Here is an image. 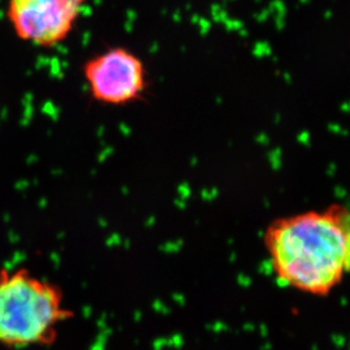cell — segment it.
Segmentation results:
<instances>
[{
  "label": "cell",
  "mask_w": 350,
  "mask_h": 350,
  "mask_svg": "<svg viewBox=\"0 0 350 350\" xmlns=\"http://www.w3.org/2000/svg\"><path fill=\"white\" fill-rule=\"evenodd\" d=\"M267 246L281 282L325 295L350 272V212L334 208L280 220L269 229Z\"/></svg>",
  "instance_id": "obj_1"
},
{
  "label": "cell",
  "mask_w": 350,
  "mask_h": 350,
  "mask_svg": "<svg viewBox=\"0 0 350 350\" xmlns=\"http://www.w3.org/2000/svg\"><path fill=\"white\" fill-rule=\"evenodd\" d=\"M72 317L63 291L27 268H0V345L49 346Z\"/></svg>",
  "instance_id": "obj_2"
},
{
  "label": "cell",
  "mask_w": 350,
  "mask_h": 350,
  "mask_svg": "<svg viewBox=\"0 0 350 350\" xmlns=\"http://www.w3.org/2000/svg\"><path fill=\"white\" fill-rule=\"evenodd\" d=\"M88 0H8L7 18L17 38L42 48L63 42Z\"/></svg>",
  "instance_id": "obj_3"
},
{
  "label": "cell",
  "mask_w": 350,
  "mask_h": 350,
  "mask_svg": "<svg viewBox=\"0 0 350 350\" xmlns=\"http://www.w3.org/2000/svg\"><path fill=\"white\" fill-rule=\"evenodd\" d=\"M82 70L93 99L109 106L133 103L146 88L142 62L122 46L91 57Z\"/></svg>",
  "instance_id": "obj_4"
}]
</instances>
